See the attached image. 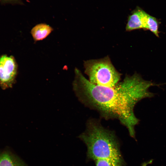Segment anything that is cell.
I'll return each instance as SVG.
<instances>
[{
	"label": "cell",
	"instance_id": "6da1fadb",
	"mask_svg": "<svg viewBox=\"0 0 166 166\" xmlns=\"http://www.w3.org/2000/svg\"><path fill=\"white\" fill-rule=\"evenodd\" d=\"M75 73L73 88L80 101L105 119L118 120L135 138V127L139 120L134 114V107L142 98L152 96L148 89L154 84L135 73L126 75L114 87L104 86L90 82L77 68Z\"/></svg>",
	"mask_w": 166,
	"mask_h": 166
},
{
	"label": "cell",
	"instance_id": "7a4b0ae2",
	"mask_svg": "<svg viewBox=\"0 0 166 166\" xmlns=\"http://www.w3.org/2000/svg\"><path fill=\"white\" fill-rule=\"evenodd\" d=\"M87 148V156L94 160H112L123 162L119 144L114 132L103 127L99 120L91 118L79 136Z\"/></svg>",
	"mask_w": 166,
	"mask_h": 166
},
{
	"label": "cell",
	"instance_id": "3957f363",
	"mask_svg": "<svg viewBox=\"0 0 166 166\" xmlns=\"http://www.w3.org/2000/svg\"><path fill=\"white\" fill-rule=\"evenodd\" d=\"M84 66L88 80L94 84L114 87L120 82L121 74L116 69L108 56L85 61Z\"/></svg>",
	"mask_w": 166,
	"mask_h": 166
},
{
	"label": "cell",
	"instance_id": "277c9868",
	"mask_svg": "<svg viewBox=\"0 0 166 166\" xmlns=\"http://www.w3.org/2000/svg\"><path fill=\"white\" fill-rule=\"evenodd\" d=\"M17 70V65L13 57L4 55L0 57V85L2 88L11 86Z\"/></svg>",
	"mask_w": 166,
	"mask_h": 166
},
{
	"label": "cell",
	"instance_id": "5b68a950",
	"mask_svg": "<svg viewBox=\"0 0 166 166\" xmlns=\"http://www.w3.org/2000/svg\"><path fill=\"white\" fill-rule=\"evenodd\" d=\"M152 16L141 9L136 10L128 17L126 30L141 29L147 30L148 24Z\"/></svg>",
	"mask_w": 166,
	"mask_h": 166
},
{
	"label": "cell",
	"instance_id": "8992f818",
	"mask_svg": "<svg viewBox=\"0 0 166 166\" xmlns=\"http://www.w3.org/2000/svg\"><path fill=\"white\" fill-rule=\"evenodd\" d=\"M53 29L45 23H40L35 26L31 29V33L34 41L43 40L53 31Z\"/></svg>",
	"mask_w": 166,
	"mask_h": 166
},
{
	"label": "cell",
	"instance_id": "52a82bcc",
	"mask_svg": "<svg viewBox=\"0 0 166 166\" xmlns=\"http://www.w3.org/2000/svg\"><path fill=\"white\" fill-rule=\"evenodd\" d=\"M0 166H26L25 164L8 151L0 154Z\"/></svg>",
	"mask_w": 166,
	"mask_h": 166
},
{
	"label": "cell",
	"instance_id": "ba28073f",
	"mask_svg": "<svg viewBox=\"0 0 166 166\" xmlns=\"http://www.w3.org/2000/svg\"><path fill=\"white\" fill-rule=\"evenodd\" d=\"M96 166H122L123 162L106 159H100L94 160Z\"/></svg>",
	"mask_w": 166,
	"mask_h": 166
},
{
	"label": "cell",
	"instance_id": "9c48e42d",
	"mask_svg": "<svg viewBox=\"0 0 166 166\" xmlns=\"http://www.w3.org/2000/svg\"><path fill=\"white\" fill-rule=\"evenodd\" d=\"M149 163H150L149 162H144L142 164V166H147V165Z\"/></svg>",
	"mask_w": 166,
	"mask_h": 166
},
{
	"label": "cell",
	"instance_id": "30bf717a",
	"mask_svg": "<svg viewBox=\"0 0 166 166\" xmlns=\"http://www.w3.org/2000/svg\"></svg>",
	"mask_w": 166,
	"mask_h": 166
}]
</instances>
